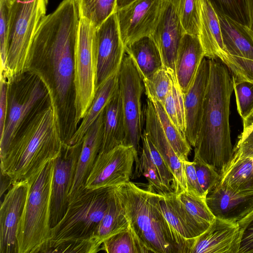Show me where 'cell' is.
I'll list each match as a JSON object with an SVG mask.
<instances>
[{
	"instance_id": "3",
	"label": "cell",
	"mask_w": 253,
	"mask_h": 253,
	"mask_svg": "<svg viewBox=\"0 0 253 253\" xmlns=\"http://www.w3.org/2000/svg\"><path fill=\"white\" fill-rule=\"evenodd\" d=\"M210 59V79L201 127L194 147V157L211 166L220 175L234 155L229 123L234 87L227 66L219 59Z\"/></svg>"
},
{
	"instance_id": "40",
	"label": "cell",
	"mask_w": 253,
	"mask_h": 253,
	"mask_svg": "<svg viewBox=\"0 0 253 253\" xmlns=\"http://www.w3.org/2000/svg\"><path fill=\"white\" fill-rule=\"evenodd\" d=\"M139 161L141 173L146 177L149 183L148 191L161 196L173 192L165 185L158 169L142 148Z\"/></svg>"
},
{
	"instance_id": "37",
	"label": "cell",
	"mask_w": 253,
	"mask_h": 253,
	"mask_svg": "<svg viewBox=\"0 0 253 253\" xmlns=\"http://www.w3.org/2000/svg\"><path fill=\"white\" fill-rule=\"evenodd\" d=\"M172 73L164 66L149 79L143 80L147 97L164 105L171 88Z\"/></svg>"
},
{
	"instance_id": "34",
	"label": "cell",
	"mask_w": 253,
	"mask_h": 253,
	"mask_svg": "<svg viewBox=\"0 0 253 253\" xmlns=\"http://www.w3.org/2000/svg\"><path fill=\"white\" fill-rule=\"evenodd\" d=\"M171 89L163 106L170 120L181 134L186 137L183 94L177 83L176 75L174 73L171 74Z\"/></svg>"
},
{
	"instance_id": "32",
	"label": "cell",
	"mask_w": 253,
	"mask_h": 253,
	"mask_svg": "<svg viewBox=\"0 0 253 253\" xmlns=\"http://www.w3.org/2000/svg\"><path fill=\"white\" fill-rule=\"evenodd\" d=\"M80 18L88 21L95 28L117 9V0H75Z\"/></svg>"
},
{
	"instance_id": "26",
	"label": "cell",
	"mask_w": 253,
	"mask_h": 253,
	"mask_svg": "<svg viewBox=\"0 0 253 253\" xmlns=\"http://www.w3.org/2000/svg\"><path fill=\"white\" fill-rule=\"evenodd\" d=\"M125 137V118L118 87L104 109L103 136L99 153L124 145Z\"/></svg>"
},
{
	"instance_id": "48",
	"label": "cell",
	"mask_w": 253,
	"mask_h": 253,
	"mask_svg": "<svg viewBox=\"0 0 253 253\" xmlns=\"http://www.w3.org/2000/svg\"><path fill=\"white\" fill-rule=\"evenodd\" d=\"M8 83L0 77V136L3 131L8 110Z\"/></svg>"
},
{
	"instance_id": "41",
	"label": "cell",
	"mask_w": 253,
	"mask_h": 253,
	"mask_svg": "<svg viewBox=\"0 0 253 253\" xmlns=\"http://www.w3.org/2000/svg\"><path fill=\"white\" fill-rule=\"evenodd\" d=\"M141 141L142 149L145 151L149 159L158 169L164 183L168 188L173 191V186L174 183L173 175L144 130L141 137Z\"/></svg>"
},
{
	"instance_id": "15",
	"label": "cell",
	"mask_w": 253,
	"mask_h": 253,
	"mask_svg": "<svg viewBox=\"0 0 253 253\" xmlns=\"http://www.w3.org/2000/svg\"><path fill=\"white\" fill-rule=\"evenodd\" d=\"M30 181L13 183L4 195L0 209V253H18L17 232Z\"/></svg>"
},
{
	"instance_id": "30",
	"label": "cell",
	"mask_w": 253,
	"mask_h": 253,
	"mask_svg": "<svg viewBox=\"0 0 253 253\" xmlns=\"http://www.w3.org/2000/svg\"><path fill=\"white\" fill-rule=\"evenodd\" d=\"M129 225L130 220L115 187L107 210L98 225L96 233L98 243L102 246L105 240L127 229Z\"/></svg>"
},
{
	"instance_id": "1",
	"label": "cell",
	"mask_w": 253,
	"mask_h": 253,
	"mask_svg": "<svg viewBox=\"0 0 253 253\" xmlns=\"http://www.w3.org/2000/svg\"><path fill=\"white\" fill-rule=\"evenodd\" d=\"M79 21L75 0H63L42 20L29 54L30 70L39 73L49 88L64 144L78 128L75 124L74 56Z\"/></svg>"
},
{
	"instance_id": "38",
	"label": "cell",
	"mask_w": 253,
	"mask_h": 253,
	"mask_svg": "<svg viewBox=\"0 0 253 253\" xmlns=\"http://www.w3.org/2000/svg\"><path fill=\"white\" fill-rule=\"evenodd\" d=\"M232 78L237 111L243 122L253 116V83Z\"/></svg>"
},
{
	"instance_id": "8",
	"label": "cell",
	"mask_w": 253,
	"mask_h": 253,
	"mask_svg": "<svg viewBox=\"0 0 253 253\" xmlns=\"http://www.w3.org/2000/svg\"><path fill=\"white\" fill-rule=\"evenodd\" d=\"M8 83V110L0 136V158L3 157L21 126L40 103L49 94L42 76L30 70Z\"/></svg>"
},
{
	"instance_id": "14",
	"label": "cell",
	"mask_w": 253,
	"mask_h": 253,
	"mask_svg": "<svg viewBox=\"0 0 253 253\" xmlns=\"http://www.w3.org/2000/svg\"><path fill=\"white\" fill-rule=\"evenodd\" d=\"M82 144L78 146L63 144L60 154L55 160L50 203L51 228L63 218L68 208V196L75 177Z\"/></svg>"
},
{
	"instance_id": "2",
	"label": "cell",
	"mask_w": 253,
	"mask_h": 253,
	"mask_svg": "<svg viewBox=\"0 0 253 253\" xmlns=\"http://www.w3.org/2000/svg\"><path fill=\"white\" fill-rule=\"evenodd\" d=\"M63 146L57 111L49 94L21 126L4 156L0 173L13 183L31 181Z\"/></svg>"
},
{
	"instance_id": "10",
	"label": "cell",
	"mask_w": 253,
	"mask_h": 253,
	"mask_svg": "<svg viewBox=\"0 0 253 253\" xmlns=\"http://www.w3.org/2000/svg\"><path fill=\"white\" fill-rule=\"evenodd\" d=\"M95 29L88 21L80 18L74 56L77 128L92 104L97 90V53L93 40Z\"/></svg>"
},
{
	"instance_id": "11",
	"label": "cell",
	"mask_w": 253,
	"mask_h": 253,
	"mask_svg": "<svg viewBox=\"0 0 253 253\" xmlns=\"http://www.w3.org/2000/svg\"><path fill=\"white\" fill-rule=\"evenodd\" d=\"M135 163L131 146L121 145L105 153H99L87 178L85 188L96 189L127 182L132 176Z\"/></svg>"
},
{
	"instance_id": "24",
	"label": "cell",
	"mask_w": 253,
	"mask_h": 253,
	"mask_svg": "<svg viewBox=\"0 0 253 253\" xmlns=\"http://www.w3.org/2000/svg\"><path fill=\"white\" fill-rule=\"evenodd\" d=\"M158 199L161 210L169 224L192 247L195 239L205 231L188 214L174 192L165 196L159 195Z\"/></svg>"
},
{
	"instance_id": "50",
	"label": "cell",
	"mask_w": 253,
	"mask_h": 253,
	"mask_svg": "<svg viewBox=\"0 0 253 253\" xmlns=\"http://www.w3.org/2000/svg\"><path fill=\"white\" fill-rule=\"evenodd\" d=\"M249 17V28L253 32V0H246Z\"/></svg>"
},
{
	"instance_id": "43",
	"label": "cell",
	"mask_w": 253,
	"mask_h": 253,
	"mask_svg": "<svg viewBox=\"0 0 253 253\" xmlns=\"http://www.w3.org/2000/svg\"><path fill=\"white\" fill-rule=\"evenodd\" d=\"M199 182L205 194L219 182L220 175L211 166L197 157L193 161Z\"/></svg>"
},
{
	"instance_id": "29",
	"label": "cell",
	"mask_w": 253,
	"mask_h": 253,
	"mask_svg": "<svg viewBox=\"0 0 253 253\" xmlns=\"http://www.w3.org/2000/svg\"><path fill=\"white\" fill-rule=\"evenodd\" d=\"M218 182L236 191H253V156L234 152Z\"/></svg>"
},
{
	"instance_id": "47",
	"label": "cell",
	"mask_w": 253,
	"mask_h": 253,
	"mask_svg": "<svg viewBox=\"0 0 253 253\" xmlns=\"http://www.w3.org/2000/svg\"><path fill=\"white\" fill-rule=\"evenodd\" d=\"M187 183V191L190 193L206 199V194L203 191L197 177L193 162L183 161Z\"/></svg>"
},
{
	"instance_id": "17",
	"label": "cell",
	"mask_w": 253,
	"mask_h": 253,
	"mask_svg": "<svg viewBox=\"0 0 253 253\" xmlns=\"http://www.w3.org/2000/svg\"><path fill=\"white\" fill-rule=\"evenodd\" d=\"M144 131L162 157L174 178L173 190L175 194L187 190L183 162L177 156L162 128L153 102L147 97L144 108Z\"/></svg>"
},
{
	"instance_id": "20",
	"label": "cell",
	"mask_w": 253,
	"mask_h": 253,
	"mask_svg": "<svg viewBox=\"0 0 253 253\" xmlns=\"http://www.w3.org/2000/svg\"><path fill=\"white\" fill-rule=\"evenodd\" d=\"M240 244L238 222L215 217L195 239L190 253H238Z\"/></svg>"
},
{
	"instance_id": "31",
	"label": "cell",
	"mask_w": 253,
	"mask_h": 253,
	"mask_svg": "<svg viewBox=\"0 0 253 253\" xmlns=\"http://www.w3.org/2000/svg\"><path fill=\"white\" fill-rule=\"evenodd\" d=\"M101 250L107 253H152L137 235L130 222L127 229L105 240Z\"/></svg>"
},
{
	"instance_id": "36",
	"label": "cell",
	"mask_w": 253,
	"mask_h": 253,
	"mask_svg": "<svg viewBox=\"0 0 253 253\" xmlns=\"http://www.w3.org/2000/svg\"><path fill=\"white\" fill-rule=\"evenodd\" d=\"M176 195L190 217L205 231L215 218L207 205L206 199L197 197L187 190Z\"/></svg>"
},
{
	"instance_id": "6",
	"label": "cell",
	"mask_w": 253,
	"mask_h": 253,
	"mask_svg": "<svg viewBox=\"0 0 253 253\" xmlns=\"http://www.w3.org/2000/svg\"><path fill=\"white\" fill-rule=\"evenodd\" d=\"M55 159L33 179L18 225V253H44L50 238V203Z\"/></svg>"
},
{
	"instance_id": "28",
	"label": "cell",
	"mask_w": 253,
	"mask_h": 253,
	"mask_svg": "<svg viewBox=\"0 0 253 253\" xmlns=\"http://www.w3.org/2000/svg\"><path fill=\"white\" fill-rule=\"evenodd\" d=\"M125 50L132 57L143 80L149 79L164 67L159 49L150 36L125 46Z\"/></svg>"
},
{
	"instance_id": "49",
	"label": "cell",
	"mask_w": 253,
	"mask_h": 253,
	"mask_svg": "<svg viewBox=\"0 0 253 253\" xmlns=\"http://www.w3.org/2000/svg\"><path fill=\"white\" fill-rule=\"evenodd\" d=\"M12 180L8 176L0 173V194L1 198L7 189L9 190V189L12 185Z\"/></svg>"
},
{
	"instance_id": "42",
	"label": "cell",
	"mask_w": 253,
	"mask_h": 253,
	"mask_svg": "<svg viewBox=\"0 0 253 253\" xmlns=\"http://www.w3.org/2000/svg\"><path fill=\"white\" fill-rule=\"evenodd\" d=\"M11 3L9 0H0V73L5 68Z\"/></svg>"
},
{
	"instance_id": "13",
	"label": "cell",
	"mask_w": 253,
	"mask_h": 253,
	"mask_svg": "<svg viewBox=\"0 0 253 253\" xmlns=\"http://www.w3.org/2000/svg\"><path fill=\"white\" fill-rule=\"evenodd\" d=\"M93 40L97 53V89L107 79L118 72L125 53L116 12L95 29Z\"/></svg>"
},
{
	"instance_id": "19",
	"label": "cell",
	"mask_w": 253,
	"mask_h": 253,
	"mask_svg": "<svg viewBox=\"0 0 253 253\" xmlns=\"http://www.w3.org/2000/svg\"><path fill=\"white\" fill-rule=\"evenodd\" d=\"M206 202L215 217L238 222L253 209V191H236L218 182L207 193Z\"/></svg>"
},
{
	"instance_id": "18",
	"label": "cell",
	"mask_w": 253,
	"mask_h": 253,
	"mask_svg": "<svg viewBox=\"0 0 253 253\" xmlns=\"http://www.w3.org/2000/svg\"><path fill=\"white\" fill-rule=\"evenodd\" d=\"M210 69V59L205 57L199 66L192 84L187 92L183 94L185 137L190 146L193 147L201 127Z\"/></svg>"
},
{
	"instance_id": "46",
	"label": "cell",
	"mask_w": 253,
	"mask_h": 253,
	"mask_svg": "<svg viewBox=\"0 0 253 253\" xmlns=\"http://www.w3.org/2000/svg\"><path fill=\"white\" fill-rule=\"evenodd\" d=\"M243 123V130L233 151L243 155L253 156V116Z\"/></svg>"
},
{
	"instance_id": "22",
	"label": "cell",
	"mask_w": 253,
	"mask_h": 253,
	"mask_svg": "<svg viewBox=\"0 0 253 253\" xmlns=\"http://www.w3.org/2000/svg\"><path fill=\"white\" fill-rule=\"evenodd\" d=\"M204 57V51L198 36L186 33L182 39L175 62L176 80L183 94L192 84Z\"/></svg>"
},
{
	"instance_id": "33",
	"label": "cell",
	"mask_w": 253,
	"mask_h": 253,
	"mask_svg": "<svg viewBox=\"0 0 253 253\" xmlns=\"http://www.w3.org/2000/svg\"><path fill=\"white\" fill-rule=\"evenodd\" d=\"M151 101L169 142L181 161H188L191 146L186 137L181 134L170 120L163 104L157 100Z\"/></svg>"
},
{
	"instance_id": "5",
	"label": "cell",
	"mask_w": 253,
	"mask_h": 253,
	"mask_svg": "<svg viewBox=\"0 0 253 253\" xmlns=\"http://www.w3.org/2000/svg\"><path fill=\"white\" fill-rule=\"evenodd\" d=\"M115 186L89 189L84 188L69 201L63 218L51 228L50 238L44 253L62 244L94 243Z\"/></svg>"
},
{
	"instance_id": "44",
	"label": "cell",
	"mask_w": 253,
	"mask_h": 253,
	"mask_svg": "<svg viewBox=\"0 0 253 253\" xmlns=\"http://www.w3.org/2000/svg\"><path fill=\"white\" fill-rule=\"evenodd\" d=\"M222 62L232 76L253 83V60L228 54Z\"/></svg>"
},
{
	"instance_id": "39",
	"label": "cell",
	"mask_w": 253,
	"mask_h": 253,
	"mask_svg": "<svg viewBox=\"0 0 253 253\" xmlns=\"http://www.w3.org/2000/svg\"><path fill=\"white\" fill-rule=\"evenodd\" d=\"M217 12L234 21L249 26L246 0H209Z\"/></svg>"
},
{
	"instance_id": "27",
	"label": "cell",
	"mask_w": 253,
	"mask_h": 253,
	"mask_svg": "<svg viewBox=\"0 0 253 253\" xmlns=\"http://www.w3.org/2000/svg\"><path fill=\"white\" fill-rule=\"evenodd\" d=\"M118 87V74L117 73L98 87L92 104L67 145L78 146L82 144L84 135L104 109Z\"/></svg>"
},
{
	"instance_id": "21",
	"label": "cell",
	"mask_w": 253,
	"mask_h": 253,
	"mask_svg": "<svg viewBox=\"0 0 253 253\" xmlns=\"http://www.w3.org/2000/svg\"><path fill=\"white\" fill-rule=\"evenodd\" d=\"M104 114V109L83 139L69 201L85 188L87 178L100 152L103 136Z\"/></svg>"
},
{
	"instance_id": "45",
	"label": "cell",
	"mask_w": 253,
	"mask_h": 253,
	"mask_svg": "<svg viewBox=\"0 0 253 253\" xmlns=\"http://www.w3.org/2000/svg\"><path fill=\"white\" fill-rule=\"evenodd\" d=\"M237 222L240 231L238 253H253V209Z\"/></svg>"
},
{
	"instance_id": "25",
	"label": "cell",
	"mask_w": 253,
	"mask_h": 253,
	"mask_svg": "<svg viewBox=\"0 0 253 253\" xmlns=\"http://www.w3.org/2000/svg\"><path fill=\"white\" fill-rule=\"evenodd\" d=\"M217 13L228 54L253 60V32L249 27Z\"/></svg>"
},
{
	"instance_id": "51",
	"label": "cell",
	"mask_w": 253,
	"mask_h": 253,
	"mask_svg": "<svg viewBox=\"0 0 253 253\" xmlns=\"http://www.w3.org/2000/svg\"><path fill=\"white\" fill-rule=\"evenodd\" d=\"M134 0H117V9L122 8L128 5Z\"/></svg>"
},
{
	"instance_id": "12",
	"label": "cell",
	"mask_w": 253,
	"mask_h": 253,
	"mask_svg": "<svg viewBox=\"0 0 253 253\" xmlns=\"http://www.w3.org/2000/svg\"><path fill=\"white\" fill-rule=\"evenodd\" d=\"M164 0H135L116 13L122 41L126 46L152 34L160 18Z\"/></svg>"
},
{
	"instance_id": "7",
	"label": "cell",
	"mask_w": 253,
	"mask_h": 253,
	"mask_svg": "<svg viewBox=\"0 0 253 253\" xmlns=\"http://www.w3.org/2000/svg\"><path fill=\"white\" fill-rule=\"evenodd\" d=\"M47 3L48 0H15L11 4L6 62L0 73L7 82L30 70V47Z\"/></svg>"
},
{
	"instance_id": "16",
	"label": "cell",
	"mask_w": 253,
	"mask_h": 253,
	"mask_svg": "<svg viewBox=\"0 0 253 253\" xmlns=\"http://www.w3.org/2000/svg\"><path fill=\"white\" fill-rule=\"evenodd\" d=\"M185 30L173 7L164 0L158 23L150 37L157 46L164 66L175 74V62Z\"/></svg>"
},
{
	"instance_id": "9",
	"label": "cell",
	"mask_w": 253,
	"mask_h": 253,
	"mask_svg": "<svg viewBox=\"0 0 253 253\" xmlns=\"http://www.w3.org/2000/svg\"><path fill=\"white\" fill-rule=\"evenodd\" d=\"M118 74L126 127L124 145L131 146L134 149L135 169L133 175L136 178L142 174L139 161L143 124L141 99L144 85L133 60L126 50Z\"/></svg>"
},
{
	"instance_id": "4",
	"label": "cell",
	"mask_w": 253,
	"mask_h": 253,
	"mask_svg": "<svg viewBox=\"0 0 253 253\" xmlns=\"http://www.w3.org/2000/svg\"><path fill=\"white\" fill-rule=\"evenodd\" d=\"M115 191L135 232L152 253H190L191 246L165 218L158 194L130 181L115 186Z\"/></svg>"
},
{
	"instance_id": "52",
	"label": "cell",
	"mask_w": 253,
	"mask_h": 253,
	"mask_svg": "<svg viewBox=\"0 0 253 253\" xmlns=\"http://www.w3.org/2000/svg\"><path fill=\"white\" fill-rule=\"evenodd\" d=\"M10 3L12 4L15 0H9Z\"/></svg>"
},
{
	"instance_id": "23",
	"label": "cell",
	"mask_w": 253,
	"mask_h": 253,
	"mask_svg": "<svg viewBox=\"0 0 253 253\" xmlns=\"http://www.w3.org/2000/svg\"><path fill=\"white\" fill-rule=\"evenodd\" d=\"M198 37L205 57L223 62L228 55L223 43L217 13L209 0H201Z\"/></svg>"
},
{
	"instance_id": "35",
	"label": "cell",
	"mask_w": 253,
	"mask_h": 253,
	"mask_svg": "<svg viewBox=\"0 0 253 253\" xmlns=\"http://www.w3.org/2000/svg\"><path fill=\"white\" fill-rule=\"evenodd\" d=\"M177 15L186 33L198 36L201 0H168Z\"/></svg>"
}]
</instances>
